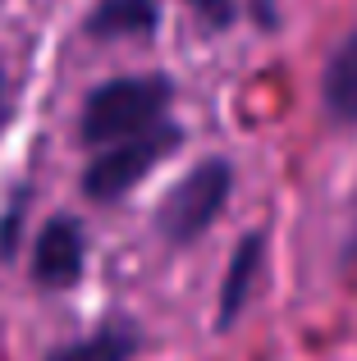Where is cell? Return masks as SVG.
<instances>
[{"label": "cell", "mask_w": 357, "mask_h": 361, "mask_svg": "<svg viewBox=\"0 0 357 361\" xmlns=\"http://www.w3.org/2000/svg\"><path fill=\"white\" fill-rule=\"evenodd\" d=\"M165 106H170V82L165 78H115L92 92L87 110H83V137L110 147L119 137H133V133L161 123Z\"/></svg>", "instance_id": "6da1fadb"}, {"label": "cell", "mask_w": 357, "mask_h": 361, "mask_svg": "<svg viewBox=\"0 0 357 361\" xmlns=\"http://www.w3.org/2000/svg\"><path fill=\"white\" fill-rule=\"evenodd\" d=\"M229 188H234L229 165H224V160H202V165L170 192V202H165V211H161V233L170 243L202 238L215 224V215L224 211Z\"/></svg>", "instance_id": "7a4b0ae2"}, {"label": "cell", "mask_w": 357, "mask_h": 361, "mask_svg": "<svg viewBox=\"0 0 357 361\" xmlns=\"http://www.w3.org/2000/svg\"><path fill=\"white\" fill-rule=\"evenodd\" d=\"M174 142H178V128H174V123H165V119L152 123V128H143V133H133V137L110 142L106 156L87 169V197L106 202V197L128 192L147 169H156L165 156H170Z\"/></svg>", "instance_id": "3957f363"}, {"label": "cell", "mask_w": 357, "mask_h": 361, "mask_svg": "<svg viewBox=\"0 0 357 361\" xmlns=\"http://www.w3.org/2000/svg\"><path fill=\"white\" fill-rule=\"evenodd\" d=\"M83 256H87V238H83L78 220H51L32 243V270L42 283L64 288L83 274Z\"/></svg>", "instance_id": "277c9868"}, {"label": "cell", "mask_w": 357, "mask_h": 361, "mask_svg": "<svg viewBox=\"0 0 357 361\" xmlns=\"http://www.w3.org/2000/svg\"><path fill=\"white\" fill-rule=\"evenodd\" d=\"M325 110L339 123H357V32H349L334 46L330 64H325Z\"/></svg>", "instance_id": "5b68a950"}, {"label": "cell", "mask_w": 357, "mask_h": 361, "mask_svg": "<svg viewBox=\"0 0 357 361\" xmlns=\"http://www.w3.org/2000/svg\"><path fill=\"white\" fill-rule=\"evenodd\" d=\"M161 5L156 0H101L87 18L92 37H143L156 27Z\"/></svg>", "instance_id": "8992f818"}, {"label": "cell", "mask_w": 357, "mask_h": 361, "mask_svg": "<svg viewBox=\"0 0 357 361\" xmlns=\"http://www.w3.org/2000/svg\"><path fill=\"white\" fill-rule=\"evenodd\" d=\"M257 265H261V238L252 233V238L238 243V252H234L229 270H224V283H220V325H234L243 311V302L252 298V279H257Z\"/></svg>", "instance_id": "52a82bcc"}, {"label": "cell", "mask_w": 357, "mask_h": 361, "mask_svg": "<svg viewBox=\"0 0 357 361\" xmlns=\"http://www.w3.org/2000/svg\"><path fill=\"white\" fill-rule=\"evenodd\" d=\"M138 348V338L128 329H101V334L83 338V343H69L60 348L51 361H128Z\"/></svg>", "instance_id": "ba28073f"}, {"label": "cell", "mask_w": 357, "mask_h": 361, "mask_svg": "<svg viewBox=\"0 0 357 361\" xmlns=\"http://www.w3.org/2000/svg\"><path fill=\"white\" fill-rule=\"evenodd\" d=\"M188 5H193L206 23H220V27L234 18V0H188Z\"/></svg>", "instance_id": "9c48e42d"}, {"label": "cell", "mask_w": 357, "mask_h": 361, "mask_svg": "<svg viewBox=\"0 0 357 361\" xmlns=\"http://www.w3.org/2000/svg\"><path fill=\"white\" fill-rule=\"evenodd\" d=\"M349 261H357V233L349 238Z\"/></svg>", "instance_id": "30bf717a"}, {"label": "cell", "mask_w": 357, "mask_h": 361, "mask_svg": "<svg viewBox=\"0 0 357 361\" xmlns=\"http://www.w3.org/2000/svg\"><path fill=\"white\" fill-rule=\"evenodd\" d=\"M0 101H5V73H0Z\"/></svg>", "instance_id": "8fae6325"}]
</instances>
